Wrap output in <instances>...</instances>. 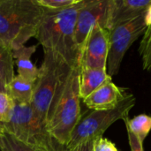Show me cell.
<instances>
[{
  "instance_id": "cell-1",
  "label": "cell",
  "mask_w": 151,
  "mask_h": 151,
  "mask_svg": "<svg viewBox=\"0 0 151 151\" xmlns=\"http://www.w3.org/2000/svg\"><path fill=\"white\" fill-rule=\"evenodd\" d=\"M83 2L80 0L73 6L59 10L44 8L34 36L43 49L56 52L72 66L81 65V52L74 34L77 15Z\"/></svg>"
},
{
  "instance_id": "cell-2",
  "label": "cell",
  "mask_w": 151,
  "mask_h": 151,
  "mask_svg": "<svg viewBox=\"0 0 151 151\" xmlns=\"http://www.w3.org/2000/svg\"><path fill=\"white\" fill-rule=\"evenodd\" d=\"M73 67L56 52L43 49V60L35 82L30 104L46 126L63 95Z\"/></svg>"
},
{
  "instance_id": "cell-3",
  "label": "cell",
  "mask_w": 151,
  "mask_h": 151,
  "mask_svg": "<svg viewBox=\"0 0 151 151\" xmlns=\"http://www.w3.org/2000/svg\"><path fill=\"white\" fill-rule=\"evenodd\" d=\"M44 8L37 0H0V42L12 50L35 36Z\"/></svg>"
},
{
  "instance_id": "cell-4",
  "label": "cell",
  "mask_w": 151,
  "mask_h": 151,
  "mask_svg": "<svg viewBox=\"0 0 151 151\" xmlns=\"http://www.w3.org/2000/svg\"><path fill=\"white\" fill-rule=\"evenodd\" d=\"M0 126L21 142L36 150L63 151L65 149L52 137L30 104L15 103L10 120Z\"/></svg>"
},
{
  "instance_id": "cell-5",
  "label": "cell",
  "mask_w": 151,
  "mask_h": 151,
  "mask_svg": "<svg viewBox=\"0 0 151 151\" xmlns=\"http://www.w3.org/2000/svg\"><path fill=\"white\" fill-rule=\"evenodd\" d=\"M81 65L73 68L63 95L47 126L52 137L66 147L71 134L81 118L80 96Z\"/></svg>"
},
{
  "instance_id": "cell-6",
  "label": "cell",
  "mask_w": 151,
  "mask_h": 151,
  "mask_svg": "<svg viewBox=\"0 0 151 151\" xmlns=\"http://www.w3.org/2000/svg\"><path fill=\"white\" fill-rule=\"evenodd\" d=\"M136 98L129 94L116 108L106 111H92L82 116L73 130L66 149H72L77 145L94 141L103 137L104 132L119 119H124L129 116V111L134 106Z\"/></svg>"
},
{
  "instance_id": "cell-7",
  "label": "cell",
  "mask_w": 151,
  "mask_h": 151,
  "mask_svg": "<svg viewBox=\"0 0 151 151\" xmlns=\"http://www.w3.org/2000/svg\"><path fill=\"white\" fill-rule=\"evenodd\" d=\"M147 29L145 12L139 17L109 31L110 47L107 59V73L111 77L119 71L125 54L131 45Z\"/></svg>"
},
{
  "instance_id": "cell-8",
  "label": "cell",
  "mask_w": 151,
  "mask_h": 151,
  "mask_svg": "<svg viewBox=\"0 0 151 151\" xmlns=\"http://www.w3.org/2000/svg\"><path fill=\"white\" fill-rule=\"evenodd\" d=\"M111 0H84L79 10L74 39L81 52L83 49L85 42L96 25H100L107 29L109 15H110Z\"/></svg>"
},
{
  "instance_id": "cell-9",
  "label": "cell",
  "mask_w": 151,
  "mask_h": 151,
  "mask_svg": "<svg viewBox=\"0 0 151 151\" xmlns=\"http://www.w3.org/2000/svg\"><path fill=\"white\" fill-rule=\"evenodd\" d=\"M110 33L100 25L90 31L83 46L80 65L81 69H101L107 71L110 47Z\"/></svg>"
},
{
  "instance_id": "cell-10",
  "label": "cell",
  "mask_w": 151,
  "mask_h": 151,
  "mask_svg": "<svg viewBox=\"0 0 151 151\" xmlns=\"http://www.w3.org/2000/svg\"><path fill=\"white\" fill-rule=\"evenodd\" d=\"M150 5L151 0H111L107 30L139 17Z\"/></svg>"
},
{
  "instance_id": "cell-11",
  "label": "cell",
  "mask_w": 151,
  "mask_h": 151,
  "mask_svg": "<svg viewBox=\"0 0 151 151\" xmlns=\"http://www.w3.org/2000/svg\"><path fill=\"white\" fill-rule=\"evenodd\" d=\"M126 91V88H119L112 81H109L85 98L83 102L88 109L93 111L112 110L130 94Z\"/></svg>"
},
{
  "instance_id": "cell-12",
  "label": "cell",
  "mask_w": 151,
  "mask_h": 151,
  "mask_svg": "<svg viewBox=\"0 0 151 151\" xmlns=\"http://www.w3.org/2000/svg\"><path fill=\"white\" fill-rule=\"evenodd\" d=\"M38 45L21 46L12 50L14 64L18 68V75L22 79L35 83L37 80L39 68L31 61V56L35 52Z\"/></svg>"
},
{
  "instance_id": "cell-13",
  "label": "cell",
  "mask_w": 151,
  "mask_h": 151,
  "mask_svg": "<svg viewBox=\"0 0 151 151\" xmlns=\"http://www.w3.org/2000/svg\"><path fill=\"white\" fill-rule=\"evenodd\" d=\"M111 81L107 71L101 69H81L80 73V96L84 100L101 86Z\"/></svg>"
},
{
  "instance_id": "cell-14",
  "label": "cell",
  "mask_w": 151,
  "mask_h": 151,
  "mask_svg": "<svg viewBox=\"0 0 151 151\" xmlns=\"http://www.w3.org/2000/svg\"><path fill=\"white\" fill-rule=\"evenodd\" d=\"M35 83L15 75L6 85V94L17 104H31L34 94Z\"/></svg>"
},
{
  "instance_id": "cell-15",
  "label": "cell",
  "mask_w": 151,
  "mask_h": 151,
  "mask_svg": "<svg viewBox=\"0 0 151 151\" xmlns=\"http://www.w3.org/2000/svg\"><path fill=\"white\" fill-rule=\"evenodd\" d=\"M123 120L125 125H127L139 141L143 143L151 131V116L140 114L131 119H129V116H127Z\"/></svg>"
},
{
  "instance_id": "cell-16",
  "label": "cell",
  "mask_w": 151,
  "mask_h": 151,
  "mask_svg": "<svg viewBox=\"0 0 151 151\" xmlns=\"http://www.w3.org/2000/svg\"><path fill=\"white\" fill-rule=\"evenodd\" d=\"M14 59L12 50L0 42V77L7 85L14 78Z\"/></svg>"
},
{
  "instance_id": "cell-17",
  "label": "cell",
  "mask_w": 151,
  "mask_h": 151,
  "mask_svg": "<svg viewBox=\"0 0 151 151\" xmlns=\"http://www.w3.org/2000/svg\"><path fill=\"white\" fill-rule=\"evenodd\" d=\"M0 151H42L21 142L0 126Z\"/></svg>"
},
{
  "instance_id": "cell-18",
  "label": "cell",
  "mask_w": 151,
  "mask_h": 151,
  "mask_svg": "<svg viewBox=\"0 0 151 151\" xmlns=\"http://www.w3.org/2000/svg\"><path fill=\"white\" fill-rule=\"evenodd\" d=\"M144 70H151V26L147 27L139 47Z\"/></svg>"
},
{
  "instance_id": "cell-19",
  "label": "cell",
  "mask_w": 151,
  "mask_h": 151,
  "mask_svg": "<svg viewBox=\"0 0 151 151\" xmlns=\"http://www.w3.org/2000/svg\"><path fill=\"white\" fill-rule=\"evenodd\" d=\"M14 105V101L6 93L0 92V125L10 120Z\"/></svg>"
},
{
  "instance_id": "cell-20",
  "label": "cell",
  "mask_w": 151,
  "mask_h": 151,
  "mask_svg": "<svg viewBox=\"0 0 151 151\" xmlns=\"http://www.w3.org/2000/svg\"><path fill=\"white\" fill-rule=\"evenodd\" d=\"M80 0H37L39 5L47 9L59 10L76 4Z\"/></svg>"
},
{
  "instance_id": "cell-21",
  "label": "cell",
  "mask_w": 151,
  "mask_h": 151,
  "mask_svg": "<svg viewBox=\"0 0 151 151\" xmlns=\"http://www.w3.org/2000/svg\"><path fill=\"white\" fill-rule=\"evenodd\" d=\"M94 151H119L114 143L108 139L100 137L94 142Z\"/></svg>"
},
{
  "instance_id": "cell-22",
  "label": "cell",
  "mask_w": 151,
  "mask_h": 151,
  "mask_svg": "<svg viewBox=\"0 0 151 151\" xmlns=\"http://www.w3.org/2000/svg\"><path fill=\"white\" fill-rule=\"evenodd\" d=\"M127 131V136L129 141V145L132 151H144L143 150V143H142L139 139L132 133V131L129 129V127L126 125Z\"/></svg>"
},
{
  "instance_id": "cell-23",
  "label": "cell",
  "mask_w": 151,
  "mask_h": 151,
  "mask_svg": "<svg viewBox=\"0 0 151 151\" xmlns=\"http://www.w3.org/2000/svg\"><path fill=\"white\" fill-rule=\"evenodd\" d=\"M96 140L94 141H88L83 143H81L79 145H77L74 148L72 149H65L63 151H94V142Z\"/></svg>"
},
{
  "instance_id": "cell-24",
  "label": "cell",
  "mask_w": 151,
  "mask_h": 151,
  "mask_svg": "<svg viewBox=\"0 0 151 151\" xmlns=\"http://www.w3.org/2000/svg\"><path fill=\"white\" fill-rule=\"evenodd\" d=\"M0 92L1 93H6V84L0 77Z\"/></svg>"
}]
</instances>
